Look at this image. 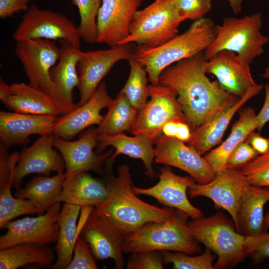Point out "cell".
Returning <instances> with one entry per match:
<instances>
[{
  "instance_id": "cell-1",
  "label": "cell",
  "mask_w": 269,
  "mask_h": 269,
  "mask_svg": "<svg viewBox=\"0 0 269 269\" xmlns=\"http://www.w3.org/2000/svg\"><path fill=\"white\" fill-rule=\"evenodd\" d=\"M203 52L177 62L160 74L158 84L174 90L193 129L201 126L240 98L211 81L205 69Z\"/></svg>"
},
{
  "instance_id": "cell-2",
  "label": "cell",
  "mask_w": 269,
  "mask_h": 269,
  "mask_svg": "<svg viewBox=\"0 0 269 269\" xmlns=\"http://www.w3.org/2000/svg\"><path fill=\"white\" fill-rule=\"evenodd\" d=\"M111 164L107 163L108 172H104L108 197L94 207L91 215L106 220L123 237L132 233L145 224L163 222L174 214L172 208H160L139 199L133 190L130 167L121 165L118 176L109 173Z\"/></svg>"
},
{
  "instance_id": "cell-3",
  "label": "cell",
  "mask_w": 269,
  "mask_h": 269,
  "mask_svg": "<svg viewBox=\"0 0 269 269\" xmlns=\"http://www.w3.org/2000/svg\"><path fill=\"white\" fill-rule=\"evenodd\" d=\"M216 25L209 17L194 21L184 32L154 47L137 45L134 58L145 68L148 80L158 85L161 72L181 60L203 52L213 41Z\"/></svg>"
},
{
  "instance_id": "cell-4",
  "label": "cell",
  "mask_w": 269,
  "mask_h": 269,
  "mask_svg": "<svg viewBox=\"0 0 269 269\" xmlns=\"http://www.w3.org/2000/svg\"><path fill=\"white\" fill-rule=\"evenodd\" d=\"M189 217L175 209L172 216L163 222H149L122 238L124 253L146 251H174L194 254L201 248L188 225Z\"/></svg>"
},
{
  "instance_id": "cell-5",
  "label": "cell",
  "mask_w": 269,
  "mask_h": 269,
  "mask_svg": "<svg viewBox=\"0 0 269 269\" xmlns=\"http://www.w3.org/2000/svg\"><path fill=\"white\" fill-rule=\"evenodd\" d=\"M262 14L257 12L240 18L225 17L221 25H216L215 37L203 52L206 60L218 52L228 50L251 63L264 53L263 47L269 37L262 34Z\"/></svg>"
},
{
  "instance_id": "cell-6",
  "label": "cell",
  "mask_w": 269,
  "mask_h": 269,
  "mask_svg": "<svg viewBox=\"0 0 269 269\" xmlns=\"http://www.w3.org/2000/svg\"><path fill=\"white\" fill-rule=\"evenodd\" d=\"M188 225L195 240L218 257L215 269L234 267L246 258L245 236L237 231L233 220L224 213L192 219Z\"/></svg>"
},
{
  "instance_id": "cell-7",
  "label": "cell",
  "mask_w": 269,
  "mask_h": 269,
  "mask_svg": "<svg viewBox=\"0 0 269 269\" xmlns=\"http://www.w3.org/2000/svg\"><path fill=\"white\" fill-rule=\"evenodd\" d=\"M182 21L173 0H155L136 11L129 35L118 45L136 43L150 47L159 46L178 34Z\"/></svg>"
},
{
  "instance_id": "cell-8",
  "label": "cell",
  "mask_w": 269,
  "mask_h": 269,
  "mask_svg": "<svg viewBox=\"0 0 269 269\" xmlns=\"http://www.w3.org/2000/svg\"><path fill=\"white\" fill-rule=\"evenodd\" d=\"M15 53L29 84L40 87L57 105L62 115L71 112L53 82L50 71L58 61L60 48L53 40L32 39L16 42Z\"/></svg>"
},
{
  "instance_id": "cell-9",
  "label": "cell",
  "mask_w": 269,
  "mask_h": 269,
  "mask_svg": "<svg viewBox=\"0 0 269 269\" xmlns=\"http://www.w3.org/2000/svg\"><path fill=\"white\" fill-rule=\"evenodd\" d=\"M16 41L32 39L65 40L80 47L78 26L65 15L31 4L12 33Z\"/></svg>"
},
{
  "instance_id": "cell-10",
  "label": "cell",
  "mask_w": 269,
  "mask_h": 269,
  "mask_svg": "<svg viewBox=\"0 0 269 269\" xmlns=\"http://www.w3.org/2000/svg\"><path fill=\"white\" fill-rule=\"evenodd\" d=\"M148 89L150 100L138 112L130 132L134 135L145 136L154 143L167 122L186 118L174 90L159 84H151Z\"/></svg>"
},
{
  "instance_id": "cell-11",
  "label": "cell",
  "mask_w": 269,
  "mask_h": 269,
  "mask_svg": "<svg viewBox=\"0 0 269 269\" xmlns=\"http://www.w3.org/2000/svg\"><path fill=\"white\" fill-rule=\"evenodd\" d=\"M135 46L133 43L116 45L108 49L82 51L77 66L80 106L94 93L103 79L112 68L122 60L134 58Z\"/></svg>"
},
{
  "instance_id": "cell-12",
  "label": "cell",
  "mask_w": 269,
  "mask_h": 269,
  "mask_svg": "<svg viewBox=\"0 0 269 269\" xmlns=\"http://www.w3.org/2000/svg\"><path fill=\"white\" fill-rule=\"evenodd\" d=\"M61 209V202H57L37 217L9 222L2 228L7 231L0 237V249L24 243H56Z\"/></svg>"
},
{
  "instance_id": "cell-13",
  "label": "cell",
  "mask_w": 269,
  "mask_h": 269,
  "mask_svg": "<svg viewBox=\"0 0 269 269\" xmlns=\"http://www.w3.org/2000/svg\"><path fill=\"white\" fill-rule=\"evenodd\" d=\"M250 185L241 169L226 168L217 172L207 183L195 182L188 189V194L191 198L203 196L211 199L216 207L229 213L236 227L242 198Z\"/></svg>"
},
{
  "instance_id": "cell-14",
  "label": "cell",
  "mask_w": 269,
  "mask_h": 269,
  "mask_svg": "<svg viewBox=\"0 0 269 269\" xmlns=\"http://www.w3.org/2000/svg\"><path fill=\"white\" fill-rule=\"evenodd\" d=\"M154 161L184 171L199 184L212 181L216 173L192 147L161 134L155 142Z\"/></svg>"
},
{
  "instance_id": "cell-15",
  "label": "cell",
  "mask_w": 269,
  "mask_h": 269,
  "mask_svg": "<svg viewBox=\"0 0 269 269\" xmlns=\"http://www.w3.org/2000/svg\"><path fill=\"white\" fill-rule=\"evenodd\" d=\"M98 135L97 127L88 128L74 141L65 140L53 134V146L63 158L67 176L88 171L103 174L105 163L112 151L102 154L94 152Z\"/></svg>"
},
{
  "instance_id": "cell-16",
  "label": "cell",
  "mask_w": 269,
  "mask_h": 269,
  "mask_svg": "<svg viewBox=\"0 0 269 269\" xmlns=\"http://www.w3.org/2000/svg\"><path fill=\"white\" fill-rule=\"evenodd\" d=\"M159 178L157 184L149 188L133 186V192L136 195L152 197L161 204L184 212L192 219L203 216L202 211L194 206L188 198V190L196 182L192 177L177 175L169 166L166 165L160 169Z\"/></svg>"
},
{
  "instance_id": "cell-17",
  "label": "cell",
  "mask_w": 269,
  "mask_h": 269,
  "mask_svg": "<svg viewBox=\"0 0 269 269\" xmlns=\"http://www.w3.org/2000/svg\"><path fill=\"white\" fill-rule=\"evenodd\" d=\"M53 134L41 135L30 146L19 153L12 174V186L19 188L23 178L31 173L49 176L51 172H64L65 163L54 149Z\"/></svg>"
},
{
  "instance_id": "cell-18",
  "label": "cell",
  "mask_w": 269,
  "mask_h": 269,
  "mask_svg": "<svg viewBox=\"0 0 269 269\" xmlns=\"http://www.w3.org/2000/svg\"><path fill=\"white\" fill-rule=\"evenodd\" d=\"M143 0H102L97 16V42L113 46L129 34L130 26Z\"/></svg>"
},
{
  "instance_id": "cell-19",
  "label": "cell",
  "mask_w": 269,
  "mask_h": 269,
  "mask_svg": "<svg viewBox=\"0 0 269 269\" xmlns=\"http://www.w3.org/2000/svg\"><path fill=\"white\" fill-rule=\"evenodd\" d=\"M205 69L207 74L216 77L222 90L239 98L258 85L252 77L250 63L231 51H219L206 60Z\"/></svg>"
},
{
  "instance_id": "cell-20",
  "label": "cell",
  "mask_w": 269,
  "mask_h": 269,
  "mask_svg": "<svg viewBox=\"0 0 269 269\" xmlns=\"http://www.w3.org/2000/svg\"><path fill=\"white\" fill-rule=\"evenodd\" d=\"M113 100L108 93L106 83L101 82L87 102L69 113L57 117L53 134L70 140L87 128L93 125L99 126L104 118L101 111L108 108Z\"/></svg>"
},
{
  "instance_id": "cell-21",
  "label": "cell",
  "mask_w": 269,
  "mask_h": 269,
  "mask_svg": "<svg viewBox=\"0 0 269 269\" xmlns=\"http://www.w3.org/2000/svg\"><path fill=\"white\" fill-rule=\"evenodd\" d=\"M0 100L14 112L59 117L62 113L53 99L39 87L24 82L8 85L0 78Z\"/></svg>"
},
{
  "instance_id": "cell-22",
  "label": "cell",
  "mask_w": 269,
  "mask_h": 269,
  "mask_svg": "<svg viewBox=\"0 0 269 269\" xmlns=\"http://www.w3.org/2000/svg\"><path fill=\"white\" fill-rule=\"evenodd\" d=\"M57 117L0 112V143L9 148L25 145L33 134H53Z\"/></svg>"
},
{
  "instance_id": "cell-23",
  "label": "cell",
  "mask_w": 269,
  "mask_h": 269,
  "mask_svg": "<svg viewBox=\"0 0 269 269\" xmlns=\"http://www.w3.org/2000/svg\"><path fill=\"white\" fill-rule=\"evenodd\" d=\"M79 236L88 244L95 259H111L115 269L124 268L123 236L106 220L91 214Z\"/></svg>"
},
{
  "instance_id": "cell-24",
  "label": "cell",
  "mask_w": 269,
  "mask_h": 269,
  "mask_svg": "<svg viewBox=\"0 0 269 269\" xmlns=\"http://www.w3.org/2000/svg\"><path fill=\"white\" fill-rule=\"evenodd\" d=\"M264 85L258 84L234 105L228 107L193 129L192 135L188 145L193 147L203 156L213 147L220 144L231 120L238 110L248 100L259 93Z\"/></svg>"
},
{
  "instance_id": "cell-25",
  "label": "cell",
  "mask_w": 269,
  "mask_h": 269,
  "mask_svg": "<svg viewBox=\"0 0 269 269\" xmlns=\"http://www.w3.org/2000/svg\"><path fill=\"white\" fill-rule=\"evenodd\" d=\"M109 196L105 181L93 177L85 171L66 176L62 182L58 201L79 206H96Z\"/></svg>"
},
{
  "instance_id": "cell-26",
  "label": "cell",
  "mask_w": 269,
  "mask_h": 269,
  "mask_svg": "<svg viewBox=\"0 0 269 269\" xmlns=\"http://www.w3.org/2000/svg\"><path fill=\"white\" fill-rule=\"evenodd\" d=\"M59 44L60 57L50 75L61 97L72 111L77 107L73 102V92L79 84L77 66L82 51L65 40H59Z\"/></svg>"
},
{
  "instance_id": "cell-27",
  "label": "cell",
  "mask_w": 269,
  "mask_h": 269,
  "mask_svg": "<svg viewBox=\"0 0 269 269\" xmlns=\"http://www.w3.org/2000/svg\"><path fill=\"white\" fill-rule=\"evenodd\" d=\"M153 144V142L145 136H129L120 133L113 135H98L97 146L100 150L104 149L108 146H112L115 149V153L109 159L112 162L121 154L140 159L144 165L146 175L153 178L155 176L153 168L155 149Z\"/></svg>"
},
{
  "instance_id": "cell-28",
  "label": "cell",
  "mask_w": 269,
  "mask_h": 269,
  "mask_svg": "<svg viewBox=\"0 0 269 269\" xmlns=\"http://www.w3.org/2000/svg\"><path fill=\"white\" fill-rule=\"evenodd\" d=\"M269 201V187L250 185L242 198L236 225L237 231L245 237L264 233L265 204Z\"/></svg>"
},
{
  "instance_id": "cell-29",
  "label": "cell",
  "mask_w": 269,
  "mask_h": 269,
  "mask_svg": "<svg viewBox=\"0 0 269 269\" xmlns=\"http://www.w3.org/2000/svg\"><path fill=\"white\" fill-rule=\"evenodd\" d=\"M256 116L255 111L251 107L241 110L239 119L232 125L228 137L218 147L203 156L216 173L226 168L232 151L240 142L245 141L251 133L257 129Z\"/></svg>"
},
{
  "instance_id": "cell-30",
  "label": "cell",
  "mask_w": 269,
  "mask_h": 269,
  "mask_svg": "<svg viewBox=\"0 0 269 269\" xmlns=\"http://www.w3.org/2000/svg\"><path fill=\"white\" fill-rule=\"evenodd\" d=\"M81 207L64 203L58 220L59 230L55 249L57 259L51 267L53 269H66L70 263L74 245L79 237L77 224Z\"/></svg>"
},
{
  "instance_id": "cell-31",
  "label": "cell",
  "mask_w": 269,
  "mask_h": 269,
  "mask_svg": "<svg viewBox=\"0 0 269 269\" xmlns=\"http://www.w3.org/2000/svg\"><path fill=\"white\" fill-rule=\"evenodd\" d=\"M66 173H57L52 177L38 175L29 181L24 188H18L14 196L32 201L38 209V215L44 214L58 200Z\"/></svg>"
},
{
  "instance_id": "cell-32",
  "label": "cell",
  "mask_w": 269,
  "mask_h": 269,
  "mask_svg": "<svg viewBox=\"0 0 269 269\" xmlns=\"http://www.w3.org/2000/svg\"><path fill=\"white\" fill-rule=\"evenodd\" d=\"M56 260L48 245L24 243L0 250V269H16L31 264L51 268Z\"/></svg>"
},
{
  "instance_id": "cell-33",
  "label": "cell",
  "mask_w": 269,
  "mask_h": 269,
  "mask_svg": "<svg viewBox=\"0 0 269 269\" xmlns=\"http://www.w3.org/2000/svg\"><path fill=\"white\" fill-rule=\"evenodd\" d=\"M108 109L101 124L97 127L98 135H113L131 130L138 111L124 94L119 92Z\"/></svg>"
},
{
  "instance_id": "cell-34",
  "label": "cell",
  "mask_w": 269,
  "mask_h": 269,
  "mask_svg": "<svg viewBox=\"0 0 269 269\" xmlns=\"http://www.w3.org/2000/svg\"><path fill=\"white\" fill-rule=\"evenodd\" d=\"M128 61L130 74L120 93L124 94L131 105L138 112L145 106L149 97L147 73L144 67L134 58Z\"/></svg>"
},
{
  "instance_id": "cell-35",
  "label": "cell",
  "mask_w": 269,
  "mask_h": 269,
  "mask_svg": "<svg viewBox=\"0 0 269 269\" xmlns=\"http://www.w3.org/2000/svg\"><path fill=\"white\" fill-rule=\"evenodd\" d=\"M12 185L0 187V228L15 218L38 213V209L30 200L17 198L11 192Z\"/></svg>"
},
{
  "instance_id": "cell-36",
  "label": "cell",
  "mask_w": 269,
  "mask_h": 269,
  "mask_svg": "<svg viewBox=\"0 0 269 269\" xmlns=\"http://www.w3.org/2000/svg\"><path fill=\"white\" fill-rule=\"evenodd\" d=\"M77 7L80 18L78 29L81 39L88 43L97 42V16L102 0H71Z\"/></svg>"
},
{
  "instance_id": "cell-37",
  "label": "cell",
  "mask_w": 269,
  "mask_h": 269,
  "mask_svg": "<svg viewBox=\"0 0 269 269\" xmlns=\"http://www.w3.org/2000/svg\"><path fill=\"white\" fill-rule=\"evenodd\" d=\"M164 263H171L174 269H214L213 262L217 257L208 247L204 252L196 256H190L187 254L170 251L161 252Z\"/></svg>"
},
{
  "instance_id": "cell-38",
  "label": "cell",
  "mask_w": 269,
  "mask_h": 269,
  "mask_svg": "<svg viewBox=\"0 0 269 269\" xmlns=\"http://www.w3.org/2000/svg\"><path fill=\"white\" fill-rule=\"evenodd\" d=\"M241 170L251 185L269 187V149L258 155Z\"/></svg>"
},
{
  "instance_id": "cell-39",
  "label": "cell",
  "mask_w": 269,
  "mask_h": 269,
  "mask_svg": "<svg viewBox=\"0 0 269 269\" xmlns=\"http://www.w3.org/2000/svg\"><path fill=\"white\" fill-rule=\"evenodd\" d=\"M245 258H251L253 265H258L269 259V233L245 237Z\"/></svg>"
},
{
  "instance_id": "cell-40",
  "label": "cell",
  "mask_w": 269,
  "mask_h": 269,
  "mask_svg": "<svg viewBox=\"0 0 269 269\" xmlns=\"http://www.w3.org/2000/svg\"><path fill=\"white\" fill-rule=\"evenodd\" d=\"M183 21L197 20L204 17L211 9V0H173Z\"/></svg>"
},
{
  "instance_id": "cell-41",
  "label": "cell",
  "mask_w": 269,
  "mask_h": 269,
  "mask_svg": "<svg viewBox=\"0 0 269 269\" xmlns=\"http://www.w3.org/2000/svg\"><path fill=\"white\" fill-rule=\"evenodd\" d=\"M163 262L161 252L141 251L132 253L126 267L128 269H162Z\"/></svg>"
},
{
  "instance_id": "cell-42",
  "label": "cell",
  "mask_w": 269,
  "mask_h": 269,
  "mask_svg": "<svg viewBox=\"0 0 269 269\" xmlns=\"http://www.w3.org/2000/svg\"><path fill=\"white\" fill-rule=\"evenodd\" d=\"M94 258L89 246L79 236L74 245L72 260L66 269H97Z\"/></svg>"
},
{
  "instance_id": "cell-43",
  "label": "cell",
  "mask_w": 269,
  "mask_h": 269,
  "mask_svg": "<svg viewBox=\"0 0 269 269\" xmlns=\"http://www.w3.org/2000/svg\"><path fill=\"white\" fill-rule=\"evenodd\" d=\"M192 131L187 119L177 118L167 122L162 128L161 134L188 143L191 138Z\"/></svg>"
},
{
  "instance_id": "cell-44",
  "label": "cell",
  "mask_w": 269,
  "mask_h": 269,
  "mask_svg": "<svg viewBox=\"0 0 269 269\" xmlns=\"http://www.w3.org/2000/svg\"><path fill=\"white\" fill-rule=\"evenodd\" d=\"M259 155L258 152L246 141L240 142L230 154L226 168L241 169Z\"/></svg>"
},
{
  "instance_id": "cell-45",
  "label": "cell",
  "mask_w": 269,
  "mask_h": 269,
  "mask_svg": "<svg viewBox=\"0 0 269 269\" xmlns=\"http://www.w3.org/2000/svg\"><path fill=\"white\" fill-rule=\"evenodd\" d=\"M29 0H0V17H11L21 11H27Z\"/></svg>"
},
{
  "instance_id": "cell-46",
  "label": "cell",
  "mask_w": 269,
  "mask_h": 269,
  "mask_svg": "<svg viewBox=\"0 0 269 269\" xmlns=\"http://www.w3.org/2000/svg\"><path fill=\"white\" fill-rule=\"evenodd\" d=\"M245 141L250 144L259 154H263L269 149V138L264 137L255 131L250 134Z\"/></svg>"
},
{
  "instance_id": "cell-47",
  "label": "cell",
  "mask_w": 269,
  "mask_h": 269,
  "mask_svg": "<svg viewBox=\"0 0 269 269\" xmlns=\"http://www.w3.org/2000/svg\"><path fill=\"white\" fill-rule=\"evenodd\" d=\"M266 92L264 105L260 112L257 114V130L261 132L266 123L269 121V83L264 86Z\"/></svg>"
},
{
  "instance_id": "cell-48",
  "label": "cell",
  "mask_w": 269,
  "mask_h": 269,
  "mask_svg": "<svg viewBox=\"0 0 269 269\" xmlns=\"http://www.w3.org/2000/svg\"><path fill=\"white\" fill-rule=\"evenodd\" d=\"M94 208V206L91 205L85 206L81 208L77 224V233L79 236L87 222Z\"/></svg>"
},
{
  "instance_id": "cell-49",
  "label": "cell",
  "mask_w": 269,
  "mask_h": 269,
  "mask_svg": "<svg viewBox=\"0 0 269 269\" xmlns=\"http://www.w3.org/2000/svg\"><path fill=\"white\" fill-rule=\"evenodd\" d=\"M227 1L235 14H238L241 11L243 0H227Z\"/></svg>"
},
{
  "instance_id": "cell-50",
  "label": "cell",
  "mask_w": 269,
  "mask_h": 269,
  "mask_svg": "<svg viewBox=\"0 0 269 269\" xmlns=\"http://www.w3.org/2000/svg\"><path fill=\"white\" fill-rule=\"evenodd\" d=\"M264 233L267 232L269 228V211L266 214L263 223Z\"/></svg>"
},
{
  "instance_id": "cell-51",
  "label": "cell",
  "mask_w": 269,
  "mask_h": 269,
  "mask_svg": "<svg viewBox=\"0 0 269 269\" xmlns=\"http://www.w3.org/2000/svg\"><path fill=\"white\" fill-rule=\"evenodd\" d=\"M261 76L264 78L269 79V66L267 68L265 71L261 75Z\"/></svg>"
}]
</instances>
